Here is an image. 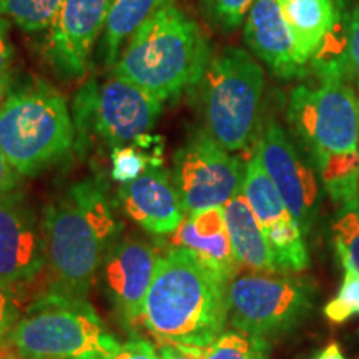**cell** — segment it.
Here are the masks:
<instances>
[{"label":"cell","mask_w":359,"mask_h":359,"mask_svg":"<svg viewBox=\"0 0 359 359\" xmlns=\"http://www.w3.org/2000/svg\"><path fill=\"white\" fill-rule=\"evenodd\" d=\"M255 0H201L203 12L223 32H233L243 24Z\"/></svg>","instance_id":"cell-27"},{"label":"cell","mask_w":359,"mask_h":359,"mask_svg":"<svg viewBox=\"0 0 359 359\" xmlns=\"http://www.w3.org/2000/svg\"><path fill=\"white\" fill-rule=\"evenodd\" d=\"M15 359H19V358H15Z\"/></svg>","instance_id":"cell-38"},{"label":"cell","mask_w":359,"mask_h":359,"mask_svg":"<svg viewBox=\"0 0 359 359\" xmlns=\"http://www.w3.org/2000/svg\"><path fill=\"white\" fill-rule=\"evenodd\" d=\"M8 344L19 359H102L120 343L83 296L53 290L25 309Z\"/></svg>","instance_id":"cell-5"},{"label":"cell","mask_w":359,"mask_h":359,"mask_svg":"<svg viewBox=\"0 0 359 359\" xmlns=\"http://www.w3.org/2000/svg\"><path fill=\"white\" fill-rule=\"evenodd\" d=\"M13 43L11 40V20L0 17V83L12 82Z\"/></svg>","instance_id":"cell-29"},{"label":"cell","mask_w":359,"mask_h":359,"mask_svg":"<svg viewBox=\"0 0 359 359\" xmlns=\"http://www.w3.org/2000/svg\"><path fill=\"white\" fill-rule=\"evenodd\" d=\"M263 167L280 191L286 208L308 235L320 210V185L316 170L299 155L285 128L275 120L264 125L257 140Z\"/></svg>","instance_id":"cell-11"},{"label":"cell","mask_w":359,"mask_h":359,"mask_svg":"<svg viewBox=\"0 0 359 359\" xmlns=\"http://www.w3.org/2000/svg\"><path fill=\"white\" fill-rule=\"evenodd\" d=\"M320 83L298 85L288 120L334 205L359 201V97L343 70L316 69Z\"/></svg>","instance_id":"cell-1"},{"label":"cell","mask_w":359,"mask_h":359,"mask_svg":"<svg viewBox=\"0 0 359 359\" xmlns=\"http://www.w3.org/2000/svg\"><path fill=\"white\" fill-rule=\"evenodd\" d=\"M19 178V172L12 167L11 161L7 160L6 154H4L2 148H0V200L15 190Z\"/></svg>","instance_id":"cell-32"},{"label":"cell","mask_w":359,"mask_h":359,"mask_svg":"<svg viewBox=\"0 0 359 359\" xmlns=\"http://www.w3.org/2000/svg\"><path fill=\"white\" fill-rule=\"evenodd\" d=\"M358 92H359V80H358ZM358 97H359V93H358ZM358 148H359V137H358Z\"/></svg>","instance_id":"cell-37"},{"label":"cell","mask_w":359,"mask_h":359,"mask_svg":"<svg viewBox=\"0 0 359 359\" xmlns=\"http://www.w3.org/2000/svg\"><path fill=\"white\" fill-rule=\"evenodd\" d=\"M163 102L130 80L111 74L102 85L87 82L74 103L75 132L88 125L111 148L135 143L158 122Z\"/></svg>","instance_id":"cell-9"},{"label":"cell","mask_w":359,"mask_h":359,"mask_svg":"<svg viewBox=\"0 0 359 359\" xmlns=\"http://www.w3.org/2000/svg\"><path fill=\"white\" fill-rule=\"evenodd\" d=\"M245 167L206 130H196L173 156V183L187 213L224 206L241 193Z\"/></svg>","instance_id":"cell-10"},{"label":"cell","mask_w":359,"mask_h":359,"mask_svg":"<svg viewBox=\"0 0 359 359\" xmlns=\"http://www.w3.org/2000/svg\"><path fill=\"white\" fill-rule=\"evenodd\" d=\"M115 0H64L45 37V55L64 79L87 72L93 47L105 30Z\"/></svg>","instance_id":"cell-13"},{"label":"cell","mask_w":359,"mask_h":359,"mask_svg":"<svg viewBox=\"0 0 359 359\" xmlns=\"http://www.w3.org/2000/svg\"><path fill=\"white\" fill-rule=\"evenodd\" d=\"M333 238L341 263L359 273V201L341 206L333 222Z\"/></svg>","instance_id":"cell-24"},{"label":"cell","mask_w":359,"mask_h":359,"mask_svg":"<svg viewBox=\"0 0 359 359\" xmlns=\"http://www.w3.org/2000/svg\"><path fill=\"white\" fill-rule=\"evenodd\" d=\"M111 161V178L120 185L133 182L142 177L147 170L158 168L161 160L158 155H145L140 148L132 145L115 147L110 155Z\"/></svg>","instance_id":"cell-25"},{"label":"cell","mask_w":359,"mask_h":359,"mask_svg":"<svg viewBox=\"0 0 359 359\" xmlns=\"http://www.w3.org/2000/svg\"><path fill=\"white\" fill-rule=\"evenodd\" d=\"M74 116L50 85L35 82L11 90L0 107V148L20 177H34L60 163L74 150Z\"/></svg>","instance_id":"cell-6"},{"label":"cell","mask_w":359,"mask_h":359,"mask_svg":"<svg viewBox=\"0 0 359 359\" xmlns=\"http://www.w3.org/2000/svg\"><path fill=\"white\" fill-rule=\"evenodd\" d=\"M160 359H198L196 348H175L170 344H161Z\"/></svg>","instance_id":"cell-33"},{"label":"cell","mask_w":359,"mask_h":359,"mask_svg":"<svg viewBox=\"0 0 359 359\" xmlns=\"http://www.w3.org/2000/svg\"><path fill=\"white\" fill-rule=\"evenodd\" d=\"M316 359H346V358H344V354L341 353L339 344L333 341V343L327 344V346L318 354Z\"/></svg>","instance_id":"cell-34"},{"label":"cell","mask_w":359,"mask_h":359,"mask_svg":"<svg viewBox=\"0 0 359 359\" xmlns=\"http://www.w3.org/2000/svg\"><path fill=\"white\" fill-rule=\"evenodd\" d=\"M198 359H268V341L246 333L219 334L210 346L196 348Z\"/></svg>","instance_id":"cell-23"},{"label":"cell","mask_w":359,"mask_h":359,"mask_svg":"<svg viewBox=\"0 0 359 359\" xmlns=\"http://www.w3.org/2000/svg\"><path fill=\"white\" fill-rule=\"evenodd\" d=\"M15 353H13V349L11 348V344H8V339L6 343H0V359H15Z\"/></svg>","instance_id":"cell-35"},{"label":"cell","mask_w":359,"mask_h":359,"mask_svg":"<svg viewBox=\"0 0 359 359\" xmlns=\"http://www.w3.org/2000/svg\"><path fill=\"white\" fill-rule=\"evenodd\" d=\"M40 228L55 290L77 296L90 290L122 231L105 187L95 178L74 183L52 200Z\"/></svg>","instance_id":"cell-3"},{"label":"cell","mask_w":359,"mask_h":359,"mask_svg":"<svg viewBox=\"0 0 359 359\" xmlns=\"http://www.w3.org/2000/svg\"><path fill=\"white\" fill-rule=\"evenodd\" d=\"M11 90H12V82H2V83H0V107H2L4 102L7 100Z\"/></svg>","instance_id":"cell-36"},{"label":"cell","mask_w":359,"mask_h":359,"mask_svg":"<svg viewBox=\"0 0 359 359\" xmlns=\"http://www.w3.org/2000/svg\"><path fill=\"white\" fill-rule=\"evenodd\" d=\"M102 359H160L156 354L154 344L145 339H132L128 343L118 344L114 353Z\"/></svg>","instance_id":"cell-30"},{"label":"cell","mask_w":359,"mask_h":359,"mask_svg":"<svg viewBox=\"0 0 359 359\" xmlns=\"http://www.w3.org/2000/svg\"><path fill=\"white\" fill-rule=\"evenodd\" d=\"M241 193L263 228L281 271H304L309 266L304 235L298 222L286 208L275 183L268 177L257 143L245 167Z\"/></svg>","instance_id":"cell-12"},{"label":"cell","mask_w":359,"mask_h":359,"mask_svg":"<svg viewBox=\"0 0 359 359\" xmlns=\"http://www.w3.org/2000/svg\"><path fill=\"white\" fill-rule=\"evenodd\" d=\"M158 250L138 238H127L111 246L103 264V275L114 304L128 325L142 323L143 304L154 281Z\"/></svg>","instance_id":"cell-15"},{"label":"cell","mask_w":359,"mask_h":359,"mask_svg":"<svg viewBox=\"0 0 359 359\" xmlns=\"http://www.w3.org/2000/svg\"><path fill=\"white\" fill-rule=\"evenodd\" d=\"M294 39L296 53L306 67L344 15L343 0H278Z\"/></svg>","instance_id":"cell-19"},{"label":"cell","mask_w":359,"mask_h":359,"mask_svg":"<svg viewBox=\"0 0 359 359\" xmlns=\"http://www.w3.org/2000/svg\"><path fill=\"white\" fill-rule=\"evenodd\" d=\"M168 4H173V0H115L100 45L105 65L114 67L123 45L135 30Z\"/></svg>","instance_id":"cell-21"},{"label":"cell","mask_w":359,"mask_h":359,"mask_svg":"<svg viewBox=\"0 0 359 359\" xmlns=\"http://www.w3.org/2000/svg\"><path fill=\"white\" fill-rule=\"evenodd\" d=\"M170 243L190 251L228 283L236 278L240 263L233 253L223 206L187 213L177 231L172 233Z\"/></svg>","instance_id":"cell-18"},{"label":"cell","mask_w":359,"mask_h":359,"mask_svg":"<svg viewBox=\"0 0 359 359\" xmlns=\"http://www.w3.org/2000/svg\"><path fill=\"white\" fill-rule=\"evenodd\" d=\"M228 285L190 251L172 246L158 258L142 325L160 344L210 346L228 320Z\"/></svg>","instance_id":"cell-2"},{"label":"cell","mask_w":359,"mask_h":359,"mask_svg":"<svg viewBox=\"0 0 359 359\" xmlns=\"http://www.w3.org/2000/svg\"><path fill=\"white\" fill-rule=\"evenodd\" d=\"M64 0H0V17H6L27 34L50 29Z\"/></svg>","instance_id":"cell-22"},{"label":"cell","mask_w":359,"mask_h":359,"mask_svg":"<svg viewBox=\"0 0 359 359\" xmlns=\"http://www.w3.org/2000/svg\"><path fill=\"white\" fill-rule=\"evenodd\" d=\"M316 290L298 278L245 275L228 285V320L241 333L266 339L302 325Z\"/></svg>","instance_id":"cell-8"},{"label":"cell","mask_w":359,"mask_h":359,"mask_svg":"<svg viewBox=\"0 0 359 359\" xmlns=\"http://www.w3.org/2000/svg\"><path fill=\"white\" fill-rule=\"evenodd\" d=\"M125 213L154 235L177 231L187 217L173 178L158 168L147 170L142 177L120 187Z\"/></svg>","instance_id":"cell-17"},{"label":"cell","mask_w":359,"mask_h":359,"mask_svg":"<svg viewBox=\"0 0 359 359\" xmlns=\"http://www.w3.org/2000/svg\"><path fill=\"white\" fill-rule=\"evenodd\" d=\"M45 264L42 228L24 196L13 190L0 200V285L20 288Z\"/></svg>","instance_id":"cell-14"},{"label":"cell","mask_w":359,"mask_h":359,"mask_svg":"<svg viewBox=\"0 0 359 359\" xmlns=\"http://www.w3.org/2000/svg\"><path fill=\"white\" fill-rule=\"evenodd\" d=\"M17 323V309L12 302L11 290L0 285V343H6L13 325Z\"/></svg>","instance_id":"cell-31"},{"label":"cell","mask_w":359,"mask_h":359,"mask_svg":"<svg viewBox=\"0 0 359 359\" xmlns=\"http://www.w3.org/2000/svg\"><path fill=\"white\" fill-rule=\"evenodd\" d=\"M245 42L250 50L281 80L306 75L296 53L294 39L278 0H255L245 22Z\"/></svg>","instance_id":"cell-16"},{"label":"cell","mask_w":359,"mask_h":359,"mask_svg":"<svg viewBox=\"0 0 359 359\" xmlns=\"http://www.w3.org/2000/svg\"><path fill=\"white\" fill-rule=\"evenodd\" d=\"M198 88L205 130L219 147L235 154L257 143L264 72L250 52L223 48L210 58Z\"/></svg>","instance_id":"cell-7"},{"label":"cell","mask_w":359,"mask_h":359,"mask_svg":"<svg viewBox=\"0 0 359 359\" xmlns=\"http://www.w3.org/2000/svg\"><path fill=\"white\" fill-rule=\"evenodd\" d=\"M343 67L346 77H356L359 80V4L351 8L348 15Z\"/></svg>","instance_id":"cell-28"},{"label":"cell","mask_w":359,"mask_h":359,"mask_svg":"<svg viewBox=\"0 0 359 359\" xmlns=\"http://www.w3.org/2000/svg\"><path fill=\"white\" fill-rule=\"evenodd\" d=\"M343 266L344 276L338 294L325 306V316L331 323H344L359 314V273L348 264Z\"/></svg>","instance_id":"cell-26"},{"label":"cell","mask_w":359,"mask_h":359,"mask_svg":"<svg viewBox=\"0 0 359 359\" xmlns=\"http://www.w3.org/2000/svg\"><path fill=\"white\" fill-rule=\"evenodd\" d=\"M223 208L233 253H235L240 266H246L259 273L281 271L271 246L268 243L266 235L259 226L243 193L233 196Z\"/></svg>","instance_id":"cell-20"},{"label":"cell","mask_w":359,"mask_h":359,"mask_svg":"<svg viewBox=\"0 0 359 359\" xmlns=\"http://www.w3.org/2000/svg\"><path fill=\"white\" fill-rule=\"evenodd\" d=\"M200 25L175 4L161 7L123 45L114 74L161 102L177 100L198 87L210 64Z\"/></svg>","instance_id":"cell-4"}]
</instances>
